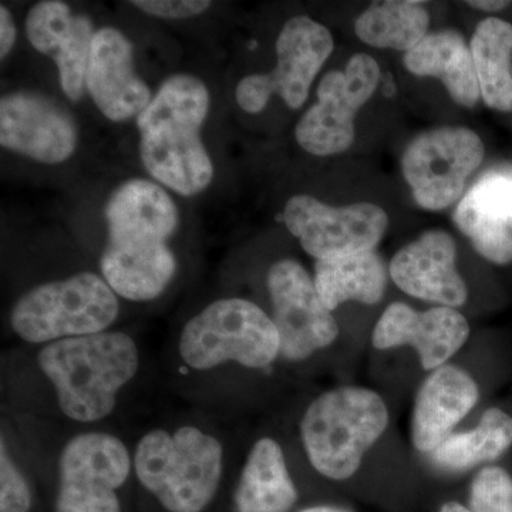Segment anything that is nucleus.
Masks as SVG:
<instances>
[{
  "label": "nucleus",
  "instance_id": "nucleus-23",
  "mask_svg": "<svg viewBox=\"0 0 512 512\" xmlns=\"http://www.w3.org/2000/svg\"><path fill=\"white\" fill-rule=\"evenodd\" d=\"M481 97L491 109L512 111V25L488 18L470 45Z\"/></svg>",
  "mask_w": 512,
  "mask_h": 512
},
{
  "label": "nucleus",
  "instance_id": "nucleus-31",
  "mask_svg": "<svg viewBox=\"0 0 512 512\" xmlns=\"http://www.w3.org/2000/svg\"><path fill=\"white\" fill-rule=\"evenodd\" d=\"M467 5H470L471 8L485 10V12H498V10H503L507 8L510 3L508 2H467Z\"/></svg>",
  "mask_w": 512,
  "mask_h": 512
},
{
  "label": "nucleus",
  "instance_id": "nucleus-6",
  "mask_svg": "<svg viewBox=\"0 0 512 512\" xmlns=\"http://www.w3.org/2000/svg\"><path fill=\"white\" fill-rule=\"evenodd\" d=\"M117 293L103 276L80 272L20 296L10 315L16 335L33 345L107 332L120 313Z\"/></svg>",
  "mask_w": 512,
  "mask_h": 512
},
{
  "label": "nucleus",
  "instance_id": "nucleus-11",
  "mask_svg": "<svg viewBox=\"0 0 512 512\" xmlns=\"http://www.w3.org/2000/svg\"><path fill=\"white\" fill-rule=\"evenodd\" d=\"M379 80V64L365 53L353 56L345 72L326 74L318 86V103L296 124L299 146L319 157L348 150L355 140L356 113L372 99Z\"/></svg>",
  "mask_w": 512,
  "mask_h": 512
},
{
  "label": "nucleus",
  "instance_id": "nucleus-10",
  "mask_svg": "<svg viewBox=\"0 0 512 512\" xmlns=\"http://www.w3.org/2000/svg\"><path fill=\"white\" fill-rule=\"evenodd\" d=\"M484 158V144L470 128L443 127L414 138L402 170L424 210L441 211L463 194L467 178Z\"/></svg>",
  "mask_w": 512,
  "mask_h": 512
},
{
  "label": "nucleus",
  "instance_id": "nucleus-7",
  "mask_svg": "<svg viewBox=\"0 0 512 512\" xmlns=\"http://www.w3.org/2000/svg\"><path fill=\"white\" fill-rule=\"evenodd\" d=\"M178 353L185 365L201 372L227 363L262 369L281 353V339L274 320L254 302L220 299L185 323Z\"/></svg>",
  "mask_w": 512,
  "mask_h": 512
},
{
  "label": "nucleus",
  "instance_id": "nucleus-22",
  "mask_svg": "<svg viewBox=\"0 0 512 512\" xmlns=\"http://www.w3.org/2000/svg\"><path fill=\"white\" fill-rule=\"evenodd\" d=\"M313 281L330 312L348 301L376 305L386 291V266L375 251L318 259Z\"/></svg>",
  "mask_w": 512,
  "mask_h": 512
},
{
  "label": "nucleus",
  "instance_id": "nucleus-14",
  "mask_svg": "<svg viewBox=\"0 0 512 512\" xmlns=\"http://www.w3.org/2000/svg\"><path fill=\"white\" fill-rule=\"evenodd\" d=\"M76 121L55 100L33 92L0 99V144L37 163L60 164L77 148Z\"/></svg>",
  "mask_w": 512,
  "mask_h": 512
},
{
  "label": "nucleus",
  "instance_id": "nucleus-8",
  "mask_svg": "<svg viewBox=\"0 0 512 512\" xmlns=\"http://www.w3.org/2000/svg\"><path fill=\"white\" fill-rule=\"evenodd\" d=\"M131 466L119 437L104 431L77 434L60 453L56 512H121L119 490Z\"/></svg>",
  "mask_w": 512,
  "mask_h": 512
},
{
  "label": "nucleus",
  "instance_id": "nucleus-32",
  "mask_svg": "<svg viewBox=\"0 0 512 512\" xmlns=\"http://www.w3.org/2000/svg\"><path fill=\"white\" fill-rule=\"evenodd\" d=\"M439 512H471L470 508L464 507V505L454 503V501H450V503H446L443 507L440 508Z\"/></svg>",
  "mask_w": 512,
  "mask_h": 512
},
{
  "label": "nucleus",
  "instance_id": "nucleus-27",
  "mask_svg": "<svg viewBox=\"0 0 512 512\" xmlns=\"http://www.w3.org/2000/svg\"><path fill=\"white\" fill-rule=\"evenodd\" d=\"M471 512H512V478L504 468L487 467L474 478Z\"/></svg>",
  "mask_w": 512,
  "mask_h": 512
},
{
  "label": "nucleus",
  "instance_id": "nucleus-12",
  "mask_svg": "<svg viewBox=\"0 0 512 512\" xmlns=\"http://www.w3.org/2000/svg\"><path fill=\"white\" fill-rule=\"evenodd\" d=\"M282 220L316 261L373 251L389 225L386 211L370 202L333 208L309 195L286 202Z\"/></svg>",
  "mask_w": 512,
  "mask_h": 512
},
{
  "label": "nucleus",
  "instance_id": "nucleus-29",
  "mask_svg": "<svg viewBox=\"0 0 512 512\" xmlns=\"http://www.w3.org/2000/svg\"><path fill=\"white\" fill-rule=\"evenodd\" d=\"M130 5L160 19H187L207 12L212 3L208 0H133Z\"/></svg>",
  "mask_w": 512,
  "mask_h": 512
},
{
  "label": "nucleus",
  "instance_id": "nucleus-25",
  "mask_svg": "<svg viewBox=\"0 0 512 512\" xmlns=\"http://www.w3.org/2000/svg\"><path fill=\"white\" fill-rule=\"evenodd\" d=\"M511 444L512 417L493 407L483 414L476 429L450 434L430 456L446 470H467L497 460Z\"/></svg>",
  "mask_w": 512,
  "mask_h": 512
},
{
  "label": "nucleus",
  "instance_id": "nucleus-1",
  "mask_svg": "<svg viewBox=\"0 0 512 512\" xmlns=\"http://www.w3.org/2000/svg\"><path fill=\"white\" fill-rule=\"evenodd\" d=\"M104 215L107 244L101 275L127 301H154L177 272L168 247L180 222L177 205L161 185L133 178L111 192Z\"/></svg>",
  "mask_w": 512,
  "mask_h": 512
},
{
  "label": "nucleus",
  "instance_id": "nucleus-21",
  "mask_svg": "<svg viewBox=\"0 0 512 512\" xmlns=\"http://www.w3.org/2000/svg\"><path fill=\"white\" fill-rule=\"evenodd\" d=\"M238 512H288L298 500L284 451L274 439L256 441L235 491Z\"/></svg>",
  "mask_w": 512,
  "mask_h": 512
},
{
  "label": "nucleus",
  "instance_id": "nucleus-26",
  "mask_svg": "<svg viewBox=\"0 0 512 512\" xmlns=\"http://www.w3.org/2000/svg\"><path fill=\"white\" fill-rule=\"evenodd\" d=\"M456 217L487 222L512 232V177L487 175L458 204Z\"/></svg>",
  "mask_w": 512,
  "mask_h": 512
},
{
  "label": "nucleus",
  "instance_id": "nucleus-3",
  "mask_svg": "<svg viewBox=\"0 0 512 512\" xmlns=\"http://www.w3.org/2000/svg\"><path fill=\"white\" fill-rule=\"evenodd\" d=\"M37 365L52 383L64 416L96 423L116 409L117 397L136 377L140 350L123 332H101L43 346Z\"/></svg>",
  "mask_w": 512,
  "mask_h": 512
},
{
  "label": "nucleus",
  "instance_id": "nucleus-24",
  "mask_svg": "<svg viewBox=\"0 0 512 512\" xmlns=\"http://www.w3.org/2000/svg\"><path fill=\"white\" fill-rule=\"evenodd\" d=\"M429 26L420 2H379L357 18L355 32L366 45L407 53L427 36Z\"/></svg>",
  "mask_w": 512,
  "mask_h": 512
},
{
  "label": "nucleus",
  "instance_id": "nucleus-28",
  "mask_svg": "<svg viewBox=\"0 0 512 512\" xmlns=\"http://www.w3.org/2000/svg\"><path fill=\"white\" fill-rule=\"evenodd\" d=\"M32 494L28 481L2 439L0 447V512H29Z\"/></svg>",
  "mask_w": 512,
  "mask_h": 512
},
{
  "label": "nucleus",
  "instance_id": "nucleus-5",
  "mask_svg": "<svg viewBox=\"0 0 512 512\" xmlns=\"http://www.w3.org/2000/svg\"><path fill=\"white\" fill-rule=\"evenodd\" d=\"M389 423L386 404L365 387H338L320 394L303 414V447L313 468L330 480L356 473Z\"/></svg>",
  "mask_w": 512,
  "mask_h": 512
},
{
  "label": "nucleus",
  "instance_id": "nucleus-17",
  "mask_svg": "<svg viewBox=\"0 0 512 512\" xmlns=\"http://www.w3.org/2000/svg\"><path fill=\"white\" fill-rule=\"evenodd\" d=\"M470 336V325L463 313L447 306L417 312L406 303H392L373 332L376 349H392L409 345L419 353L424 370L444 366Z\"/></svg>",
  "mask_w": 512,
  "mask_h": 512
},
{
  "label": "nucleus",
  "instance_id": "nucleus-18",
  "mask_svg": "<svg viewBox=\"0 0 512 512\" xmlns=\"http://www.w3.org/2000/svg\"><path fill=\"white\" fill-rule=\"evenodd\" d=\"M456 244L444 231L424 232L390 262L394 284L407 295L447 308L467 301V286L456 268Z\"/></svg>",
  "mask_w": 512,
  "mask_h": 512
},
{
  "label": "nucleus",
  "instance_id": "nucleus-33",
  "mask_svg": "<svg viewBox=\"0 0 512 512\" xmlns=\"http://www.w3.org/2000/svg\"><path fill=\"white\" fill-rule=\"evenodd\" d=\"M299 512H348V511L342 510V508L325 507V505H322V507L306 508V510H302Z\"/></svg>",
  "mask_w": 512,
  "mask_h": 512
},
{
  "label": "nucleus",
  "instance_id": "nucleus-4",
  "mask_svg": "<svg viewBox=\"0 0 512 512\" xmlns=\"http://www.w3.org/2000/svg\"><path fill=\"white\" fill-rule=\"evenodd\" d=\"M140 484L170 512H202L224 473L221 441L195 426L148 431L133 457Z\"/></svg>",
  "mask_w": 512,
  "mask_h": 512
},
{
  "label": "nucleus",
  "instance_id": "nucleus-19",
  "mask_svg": "<svg viewBox=\"0 0 512 512\" xmlns=\"http://www.w3.org/2000/svg\"><path fill=\"white\" fill-rule=\"evenodd\" d=\"M478 387L466 370L444 365L421 384L414 403L412 440L416 450L431 454L478 402Z\"/></svg>",
  "mask_w": 512,
  "mask_h": 512
},
{
  "label": "nucleus",
  "instance_id": "nucleus-30",
  "mask_svg": "<svg viewBox=\"0 0 512 512\" xmlns=\"http://www.w3.org/2000/svg\"><path fill=\"white\" fill-rule=\"evenodd\" d=\"M16 42V25L12 13L5 5L0 6V57L5 60Z\"/></svg>",
  "mask_w": 512,
  "mask_h": 512
},
{
  "label": "nucleus",
  "instance_id": "nucleus-9",
  "mask_svg": "<svg viewBox=\"0 0 512 512\" xmlns=\"http://www.w3.org/2000/svg\"><path fill=\"white\" fill-rule=\"evenodd\" d=\"M333 47L335 42L326 26L308 16L289 19L276 40L278 64L271 73L251 74L239 82L235 92L239 107L249 114L261 113L276 93L286 106L299 109Z\"/></svg>",
  "mask_w": 512,
  "mask_h": 512
},
{
  "label": "nucleus",
  "instance_id": "nucleus-20",
  "mask_svg": "<svg viewBox=\"0 0 512 512\" xmlns=\"http://www.w3.org/2000/svg\"><path fill=\"white\" fill-rule=\"evenodd\" d=\"M404 66L416 76L440 79L460 106L474 107L481 97L473 55L456 30L424 37L404 55Z\"/></svg>",
  "mask_w": 512,
  "mask_h": 512
},
{
  "label": "nucleus",
  "instance_id": "nucleus-2",
  "mask_svg": "<svg viewBox=\"0 0 512 512\" xmlns=\"http://www.w3.org/2000/svg\"><path fill=\"white\" fill-rule=\"evenodd\" d=\"M208 111L207 86L191 74H175L161 84L137 117L144 168L183 197L204 191L214 177V165L201 138Z\"/></svg>",
  "mask_w": 512,
  "mask_h": 512
},
{
  "label": "nucleus",
  "instance_id": "nucleus-16",
  "mask_svg": "<svg viewBox=\"0 0 512 512\" xmlns=\"http://www.w3.org/2000/svg\"><path fill=\"white\" fill-rule=\"evenodd\" d=\"M86 89L114 123L140 116L153 100L150 87L134 70L133 45L119 29L101 28L94 35Z\"/></svg>",
  "mask_w": 512,
  "mask_h": 512
},
{
  "label": "nucleus",
  "instance_id": "nucleus-13",
  "mask_svg": "<svg viewBox=\"0 0 512 512\" xmlns=\"http://www.w3.org/2000/svg\"><path fill=\"white\" fill-rule=\"evenodd\" d=\"M268 291L281 339V355L292 362L328 348L339 335L332 312L320 299L315 281L293 259H282L268 272Z\"/></svg>",
  "mask_w": 512,
  "mask_h": 512
},
{
  "label": "nucleus",
  "instance_id": "nucleus-15",
  "mask_svg": "<svg viewBox=\"0 0 512 512\" xmlns=\"http://www.w3.org/2000/svg\"><path fill=\"white\" fill-rule=\"evenodd\" d=\"M96 32L92 19L73 15L70 6L60 0H43L29 10V43L37 52L55 60L60 86L70 100L79 101L86 90L87 66Z\"/></svg>",
  "mask_w": 512,
  "mask_h": 512
}]
</instances>
